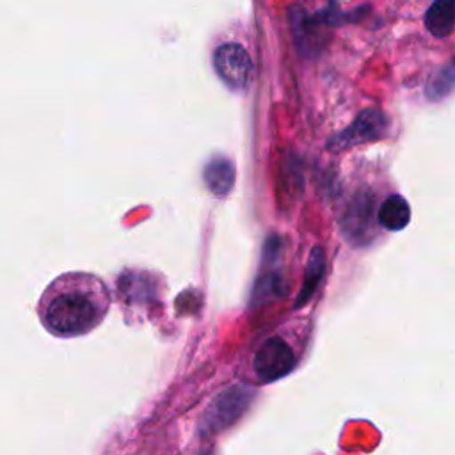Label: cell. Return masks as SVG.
<instances>
[{
  "instance_id": "obj_3",
  "label": "cell",
  "mask_w": 455,
  "mask_h": 455,
  "mask_svg": "<svg viewBox=\"0 0 455 455\" xmlns=\"http://www.w3.org/2000/svg\"><path fill=\"white\" fill-rule=\"evenodd\" d=\"M213 68L219 78L233 91L245 89L252 73L251 57L238 43H224L217 46L213 52Z\"/></svg>"
},
{
  "instance_id": "obj_5",
  "label": "cell",
  "mask_w": 455,
  "mask_h": 455,
  "mask_svg": "<svg viewBox=\"0 0 455 455\" xmlns=\"http://www.w3.org/2000/svg\"><path fill=\"white\" fill-rule=\"evenodd\" d=\"M411 220V206L400 194L387 196L377 208V224L387 231H400Z\"/></svg>"
},
{
  "instance_id": "obj_4",
  "label": "cell",
  "mask_w": 455,
  "mask_h": 455,
  "mask_svg": "<svg viewBox=\"0 0 455 455\" xmlns=\"http://www.w3.org/2000/svg\"><path fill=\"white\" fill-rule=\"evenodd\" d=\"M384 130H386L384 116L375 108H368L350 124V128H347L345 132H341L331 140L329 149L339 151L359 142L380 139L384 135Z\"/></svg>"
},
{
  "instance_id": "obj_2",
  "label": "cell",
  "mask_w": 455,
  "mask_h": 455,
  "mask_svg": "<svg viewBox=\"0 0 455 455\" xmlns=\"http://www.w3.org/2000/svg\"><path fill=\"white\" fill-rule=\"evenodd\" d=\"M297 364V354L290 341L274 334L267 338L256 350L252 359V370L261 382H274L288 375Z\"/></svg>"
},
{
  "instance_id": "obj_7",
  "label": "cell",
  "mask_w": 455,
  "mask_h": 455,
  "mask_svg": "<svg viewBox=\"0 0 455 455\" xmlns=\"http://www.w3.org/2000/svg\"><path fill=\"white\" fill-rule=\"evenodd\" d=\"M204 181L213 194L217 196L228 194L235 183L233 164L224 156L212 158L204 167Z\"/></svg>"
},
{
  "instance_id": "obj_8",
  "label": "cell",
  "mask_w": 455,
  "mask_h": 455,
  "mask_svg": "<svg viewBox=\"0 0 455 455\" xmlns=\"http://www.w3.org/2000/svg\"><path fill=\"white\" fill-rule=\"evenodd\" d=\"M322 268H323V256H322V251H318V249H315L313 251V254H311V259H309V265H307V279H306V283H304V290H302V293L299 295V299H300V302H302V299H304V295L307 297L309 293H311V290L315 288V283L320 279V275H322ZM299 302V304H300Z\"/></svg>"
},
{
  "instance_id": "obj_1",
  "label": "cell",
  "mask_w": 455,
  "mask_h": 455,
  "mask_svg": "<svg viewBox=\"0 0 455 455\" xmlns=\"http://www.w3.org/2000/svg\"><path fill=\"white\" fill-rule=\"evenodd\" d=\"M112 297L107 283L91 272H66L41 293L37 316L57 338H78L94 331L107 316Z\"/></svg>"
},
{
  "instance_id": "obj_6",
  "label": "cell",
  "mask_w": 455,
  "mask_h": 455,
  "mask_svg": "<svg viewBox=\"0 0 455 455\" xmlns=\"http://www.w3.org/2000/svg\"><path fill=\"white\" fill-rule=\"evenodd\" d=\"M425 27L435 37L448 36L455 27V0H434L425 14Z\"/></svg>"
}]
</instances>
